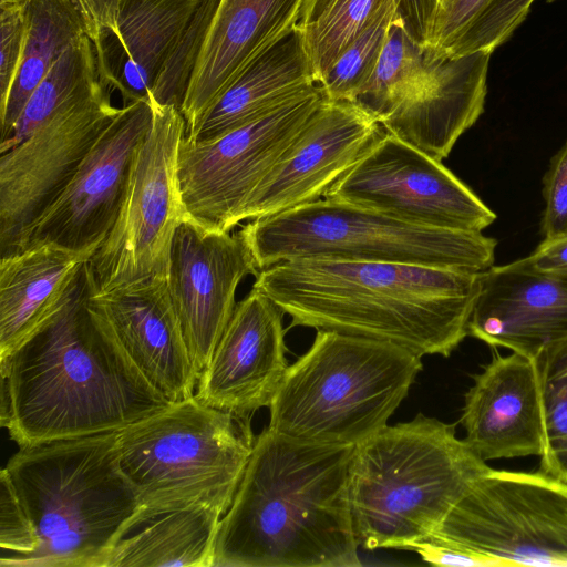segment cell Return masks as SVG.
<instances>
[{
  "mask_svg": "<svg viewBox=\"0 0 567 567\" xmlns=\"http://www.w3.org/2000/svg\"><path fill=\"white\" fill-rule=\"evenodd\" d=\"M121 109L103 83L59 110L0 157L1 256L21 250L28 236L75 175Z\"/></svg>",
  "mask_w": 567,
  "mask_h": 567,
  "instance_id": "obj_12",
  "label": "cell"
},
{
  "mask_svg": "<svg viewBox=\"0 0 567 567\" xmlns=\"http://www.w3.org/2000/svg\"><path fill=\"white\" fill-rule=\"evenodd\" d=\"M480 274L423 265L302 258L252 285L301 326L449 357L464 340Z\"/></svg>",
  "mask_w": 567,
  "mask_h": 567,
  "instance_id": "obj_2",
  "label": "cell"
},
{
  "mask_svg": "<svg viewBox=\"0 0 567 567\" xmlns=\"http://www.w3.org/2000/svg\"><path fill=\"white\" fill-rule=\"evenodd\" d=\"M423 369L399 344L317 330L288 367L268 429L305 443L357 446L388 425Z\"/></svg>",
  "mask_w": 567,
  "mask_h": 567,
  "instance_id": "obj_6",
  "label": "cell"
},
{
  "mask_svg": "<svg viewBox=\"0 0 567 567\" xmlns=\"http://www.w3.org/2000/svg\"><path fill=\"white\" fill-rule=\"evenodd\" d=\"M408 550H413L421 558L436 566L487 567L497 566L485 557L441 546L429 540L416 543Z\"/></svg>",
  "mask_w": 567,
  "mask_h": 567,
  "instance_id": "obj_40",
  "label": "cell"
},
{
  "mask_svg": "<svg viewBox=\"0 0 567 567\" xmlns=\"http://www.w3.org/2000/svg\"><path fill=\"white\" fill-rule=\"evenodd\" d=\"M22 62L0 113L1 141L18 121L29 97L64 51L85 34L75 0H29Z\"/></svg>",
  "mask_w": 567,
  "mask_h": 567,
  "instance_id": "obj_27",
  "label": "cell"
},
{
  "mask_svg": "<svg viewBox=\"0 0 567 567\" xmlns=\"http://www.w3.org/2000/svg\"><path fill=\"white\" fill-rule=\"evenodd\" d=\"M258 272L239 233L208 230L188 216L176 229L167 285L199 375L234 313L239 284Z\"/></svg>",
  "mask_w": 567,
  "mask_h": 567,
  "instance_id": "obj_15",
  "label": "cell"
},
{
  "mask_svg": "<svg viewBox=\"0 0 567 567\" xmlns=\"http://www.w3.org/2000/svg\"><path fill=\"white\" fill-rule=\"evenodd\" d=\"M426 540L497 566H567V484L492 468Z\"/></svg>",
  "mask_w": 567,
  "mask_h": 567,
  "instance_id": "obj_10",
  "label": "cell"
},
{
  "mask_svg": "<svg viewBox=\"0 0 567 567\" xmlns=\"http://www.w3.org/2000/svg\"><path fill=\"white\" fill-rule=\"evenodd\" d=\"M259 270L302 258L388 261L481 274L494 265L497 240L482 233L409 223L322 197L238 231Z\"/></svg>",
  "mask_w": 567,
  "mask_h": 567,
  "instance_id": "obj_8",
  "label": "cell"
},
{
  "mask_svg": "<svg viewBox=\"0 0 567 567\" xmlns=\"http://www.w3.org/2000/svg\"><path fill=\"white\" fill-rule=\"evenodd\" d=\"M433 70L434 59L406 34L394 17L377 66L353 102L381 124L425 91Z\"/></svg>",
  "mask_w": 567,
  "mask_h": 567,
  "instance_id": "obj_28",
  "label": "cell"
},
{
  "mask_svg": "<svg viewBox=\"0 0 567 567\" xmlns=\"http://www.w3.org/2000/svg\"><path fill=\"white\" fill-rule=\"evenodd\" d=\"M491 2L492 0H440L427 54L431 58L461 56L467 37Z\"/></svg>",
  "mask_w": 567,
  "mask_h": 567,
  "instance_id": "obj_34",
  "label": "cell"
},
{
  "mask_svg": "<svg viewBox=\"0 0 567 567\" xmlns=\"http://www.w3.org/2000/svg\"><path fill=\"white\" fill-rule=\"evenodd\" d=\"M0 113L17 79L27 39L25 7L0 8Z\"/></svg>",
  "mask_w": 567,
  "mask_h": 567,
  "instance_id": "obj_37",
  "label": "cell"
},
{
  "mask_svg": "<svg viewBox=\"0 0 567 567\" xmlns=\"http://www.w3.org/2000/svg\"><path fill=\"white\" fill-rule=\"evenodd\" d=\"M491 55L477 51L433 58V75L425 91L384 120V131L436 159L446 158L484 112Z\"/></svg>",
  "mask_w": 567,
  "mask_h": 567,
  "instance_id": "obj_23",
  "label": "cell"
},
{
  "mask_svg": "<svg viewBox=\"0 0 567 567\" xmlns=\"http://www.w3.org/2000/svg\"><path fill=\"white\" fill-rule=\"evenodd\" d=\"M392 4V0H332L313 20L298 25L317 85L341 53Z\"/></svg>",
  "mask_w": 567,
  "mask_h": 567,
  "instance_id": "obj_30",
  "label": "cell"
},
{
  "mask_svg": "<svg viewBox=\"0 0 567 567\" xmlns=\"http://www.w3.org/2000/svg\"><path fill=\"white\" fill-rule=\"evenodd\" d=\"M535 0H492L467 37L462 55L477 51L493 53L525 21Z\"/></svg>",
  "mask_w": 567,
  "mask_h": 567,
  "instance_id": "obj_35",
  "label": "cell"
},
{
  "mask_svg": "<svg viewBox=\"0 0 567 567\" xmlns=\"http://www.w3.org/2000/svg\"><path fill=\"white\" fill-rule=\"evenodd\" d=\"M223 516L204 505L153 516L121 540L106 567H214Z\"/></svg>",
  "mask_w": 567,
  "mask_h": 567,
  "instance_id": "obj_26",
  "label": "cell"
},
{
  "mask_svg": "<svg viewBox=\"0 0 567 567\" xmlns=\"http://www.w3.org/2000/svg\"><path fill=\"white\" fill-rule=\"evenodd\" d=\"M38 546L33 526L6 471L0 473V564L32 554Z\"/></svg>",
  "mask_w": 567,
  "mask_h": 567,
  "instance_id": "obj_36",
  "label": "cell"
},
{
  "mask_svg": "<svg viewBox=\"0 0 567 567\" xmlns=\"http://www.w3.org/2000/svg\"><path fill=\"white\" fill-rule=\"evenodd\" d=\"M84 274L66 306L0 362L1 425L19 447L121 431L171 402L86 306Z\"/></svg>",
  "mask_w": 567,
  "mask_h": 567,
  "instance_id": "obj_1",
  "label": "cell"
},
{
  "mask_svg": "<svg viewBox=\"0 0 567 567\" xmlns=\"http://www.w3.org/2000/svg\"><path fill=\"white\" fill-rule=\"evenodd\" d=\"M489 467L454 426L417 414L354 447L350 504L359 547L426 540Z\"/></svg>",
  "mask_w": 567,
  "mask_h": 567,
  "instance_id": "obj_5",
  "label": "cell"
},
{
  "mask_svg": "<svg viewBox=\"0 0 567 567\" xmlns=\"http://www.w3.org/2000/svg\"><path fill=\"white\" fill-rule=\"evenodd\" d=\"M393 19L392 4L341 53L318 84L326 100L353 102L377 66Z\"/></svg>",
  "mask_w": 567,
  "mask_h": 567,
  "instance_id": "obj_33",
  "label": "cell"
},
{
  "mask_svg": "<svg viewBox=\"0 0 567 567\" xmlns=\"http://www.w3.org/2000/svg\"><path fill=\"white\" fill-rule=\"evenodd\" d=\"M316 85L297 24L245 66L185 137L190 142L215 140Z\"/></svg>",
  "mask_w": 567,
  "mask_h": 567,
  "instance_id": "obj_25",
  "label": "cell"
},
{
  "mask_svg": "<svg viewBox=\"0 0 567 567\" xmlns=\"http://www.w3.org/2000/svg\"><path fill=\"white\" fill-rule=\"evenodd\" d=\"M543 197L540 233L544 239L567 236V141L549 162L543 177Z\"/></svg>",
  "mask_w": 567,
  "mask_h": 567,
  "instance_id": "obj_38",
  "label": "cell"
},
{
  "mask_svg": "<svg viewBox=\"0 0 567 567\" xmlns=\"http://www.w3.org/2000/svg\"><path fill=\"white\" fill-rule=\"evenodd\" d=\"M554 1H556V0H547V2H549V3H550V2H554Z\"/></svg>",
  "mask_w": 567,
  "mask_h": 567,
  "instance_id": "obj_44",
  "label": "cell"
},
{
  "mask_svg": "<svg viewBox=\"0 0 567 567\" xmlns=\"http://www.w3.org/2000/svg\"><path fill=\"white\" fill-rule=\"evenodd\" d=\"M29 0H0V8L2 7H25Z\"/></svg>",
  "mask_w": 567,
  "mask_h": 567,
  "instance_id": "obj_43",
  "label": "cell"
},
{
  "mask_svg": "<svg viewBox=\"0 0 567 567\" xmlns=\"http://www.w3.org/2000/svg\"><path fill=\"white\" fill-rule=\"evenodd\" d=\"M533 359L545 435L540 472L567 484V337L546 344Z\"/></svg>",
  "mask_w": 567,
  "mask_h": 567,
  "instance_id": "obj_31",
  "label": "cell"
},
{
  "mask_svg": "<svg viewBox=\"0 0 567 567\" xmlns=\"http://www.w3.org/2000/svg\"><path fill=\"white\" fill-rule=\"evenodd\" d=\"M152 120L150 102L123 105L73 178L34 224L22 249L51 245L87 261L114 226L134 153Z\"/></svg>",
  "mask_w": 567,
  "mask_h": 567,
  "instance_id": "obj_14",
  "label": "cell"
},
{
  "mask_svg": "<svg viewBox=\"0 0 567 567\" xmlns=\"http://www.w3.org/2000/svg\"><path fill=\"white\" fill-rule=\"evenodd\" d=\"M85 262L51 245L1 256L0 362L66 306L80 286Z\"/></svg>",
  "mask_w": 567,
  "mask_h": 567,
  "instance_id": "obj_24",
  "label": "cell"
},
{
  "mask_svg": "<svg viewBox=\"0 0 567 567\" xmlns=\"http://www.w3.org/2000/svg\"><path fill=\"white\" fill-rule=\"evenodd\" d=\"M527 258L538 270L567 272V236L543 239Z\"/></svg>",
  "mask_w": 567,
  "mask_h": 567,
  "instance_id": "obj_41",
  "label": "cell"
},
{
  "mask_svg": "<svg viewBox=\"0 0 567 567\" xmlns=\"http://www.w3.org/2000/svg\"><path fill=\"white\" fill-rule=\"evenodd\" d=\"M354 447L266 427L220 520L214 567L361 566L350 504Z\"/></svg>",
  "mask_w": 567,
  "mask_h": 567,
  "instance_id": "obj_3",
  "label": "cell"
},
{
  "mask_svg": "<svg viewBox=\"0 0 567 567\" xmlns=\"http://www.w3.org/2000/svg\"><path fill=\"white\" fill-rule=\"evenodd\" d=\"M473 379L461 416L468 446L485 462L540 456L545 435L534 359L494 352Z\"/></svg>",
  "mask_w": 567,
  "mask_h": 567,
  "instance_id": "obj_21",
  "label": "cell"
},
{
  "mask_svg": "<svg viewBox=\"0 0 567 567\" xmlns=\"http://www.w3.org/2000/svg\"><path fill=\"white\" fill-rule=\"evenodd\" d=\"M384 132L354 102L323 99L252 193L240 220L272 216L324 197Z\"/></svg>",
  "mask_w": 567,
  "mask_h": 567,
  "instance_id": "obj_16",
  "label": "cell"
},
{
  "mask_svg": "<svg viewBox=\"0 0 567 567\" xmlns=\"http://www.w3.org/2000/svg\"><path fill=\"white\" fill-rule=\"evenodd\" d=\"M305 0H220L181 112L186 132L256 56L300 21Z\"/></svg>",
  "mask_w": 567,
  "mask_h": 567,
  "instance_id": "obj_22",
  "label": "cell"
},
{
  "mask_svg": "<svg viewBox=\"0 0 567 567\" xmlns=\"http://www.w3.org/2000/svg\"><path fill=\"white\" fill-rule=\"evenodd\" d=\"M332 0H305L298 25H305L313 20Z\"/></svg>",
  "mask_w": 567,
  "mask_h": 567,
  "instance_id": "obj_42",
  "label": "cell"
},
{
  "mask_svg": "<svg viewBox=\"0 0 567 567\" xmlns=\"http://www.w3.org/2000/svg\"><path fill=\"white\" fill-rule=\"evenodd\" d=\"M102 82L94 47L86 34L71 44L51 68L25 103L0 154L11 150L59 110L91 92Z\"/></svg>",
  "mask_w": 567,
  "mask_h": 567,
  "instance_id": "obj_29",
  "label": "cell"
},
{
  "mask_svg": "<svg viewBox=\"0 0 567 567\" xmlns=\"http://www.w3.org/2000/svg\"><path fill=\"white\" fill-rule=\"evenodd\" d=\"M151 105L152 125L134 153L114 226L85 262L91 295L168 277L173 239L186 216L178 179L186 122L173 105Z\"/></svg>",
  "mask_w": 567,
  "mask_h": 567,
  "instance_id": "obj_9",
  "label": "cell"
},
{
  "mask_svg": "<svg viewBox=\"0 0 567 567\" xmlns=\"http://www.w3.org/2000/svg\"><path fill=\"white\" fill-rule=\"evenodd\" d=\"M255 439L249 416L210 408L195 395L118 431L121 468L137 494L143 523L202 505L225 515Z\"/></svg>",
  "mask_w": 567,
  "mask_h": 567,
  "instance_id": "obj_7",
  "label": "cell"
},
{
  "mask_svg": "<svg viewBox=\"0 0 567 567\" xmlns=\"http://www.w3.org/2000/svg\"><path fill=\"white\" fill-rule=\"evenodd\" d=\"M394 17L422 49L431 47L440 0H392Z\"/></svg>",
  "mask_w": 567,
  "mask_h": 567,
  "instance_id": "obj_39",
  "label": "cell"
},
{
  "mask_svg": "<svg viewBox=\"0 0 567 567\" xmlns=\"http://www.w3.org/2000/svg\"><path fill=\"white\" fill-rule=\"evenodd\" d=\"M37 536V549L1 567H106L143 524L122 472L118 431L21 446L3 467Z\"/></svg>",
  "mask_w": 567,
  "mask_h": 567,
  "instance_id": "obj_4",
  "label": "cell"
},
{
  "mask_svg": "<svg viewBox=\"0 0 567 567\" xmlns=\"http://www.w3.org/2000/svg\"><path fill=\"white\" fill-rule=\"evenodd\" d=\"M467 333L534 358L567 337V272L538 270L527 257L493 265L480 274Z\"/></svg>",
  "mask_w": 567,
  "mask_h": 567,
  "instance_id": "obj_19",
  "label": "cell"
},
{
  "mask_svg": "<svg viewBox=\"0 0 567 567\" xmlns=\"http://www.w3.org/2000/svg\"><path fill=\"white\" fill-rule=\"evenodd\" d=\"M75 1L103 83L120 92L123 105L150 102L158 73L199 0Z\"/></svg>",
  "mask_w": 567,
  "mask_h": 567,
  "instance_id": "obj_17",
  "label": "cell"
},
{
  "mask_svg": "<svg viewBox=\"0 0 567 567\" xmlns=\"http://www.w3.org/2000/svg\"><path fill=\"white\" fill-rule=\"evenodd\" d=\"M220 0H199L161 69L151 92V104L179 111Z\"/></svg>",
  "mask_w": 567,
  "mask_h": 567,
  "instance_id": "obj_32",
  "label": "cell"
},
{
  "mask_svg": "<svg viewBox=\"0 0 567 567\" xmlns=\"http://www.w3.org/2000/svg\"><path fill=\"white\" fill-rule=\"evenodd\" d=\"M318 85L266 115L215 140L178 150V179L186 216L202 227L229 233L248 199L323 100Z\"/></svg>",
  "mask_w": 567,
  "mask_h": 567,
  "instance_id": "obj_11",
  "label": "cell"
},
{
  "mask_svg": "<svg viewBox=\"0 0 567 567\" xmlns=\"http://www.w3.org/2000/svg\"><path fill=\"white\" fill-rule=\"evenodd\" d=\"M284 311L254 288L240 300L197 382L203 404L239 416L269 408L286 374Z\"/></svg>",
  "mask_w": 567,
  "mask_h": 567,
  "instance_id": "obj_18",
  "label": "cell"
},
{
  "mask_svg": "<svg viewBox=\"0 0 567 567\" xmlns=\"http://www.w3.org/2000/svg\"><path fill=\"white\" fill-rule=\"evenodd\" d=\"M324 197L460 231L482 233L497 218L442 161L388 132Z\"/></svg>",
  "mask_w": 567,
  "mask_h": 567,
  "instance_id": "obj_13",
  "label": "cell"
},
{
  "mask_svg": "<svg viewBox=\"0 0 567 567\" xmlns=\"http://www.w3.org/2000/svg\"><path fill=\"white\" fill-rule=\"evenodd\" d=\"M87 308L101 319L147 381L171 402L195 395V368L167 280L151 279L100 295Z\"/></svg>",
  "mask_w": 567,
  "mask_h": 567,
  "instance_id": "obj_20",
  "label": "cell"
}]
</instances>
